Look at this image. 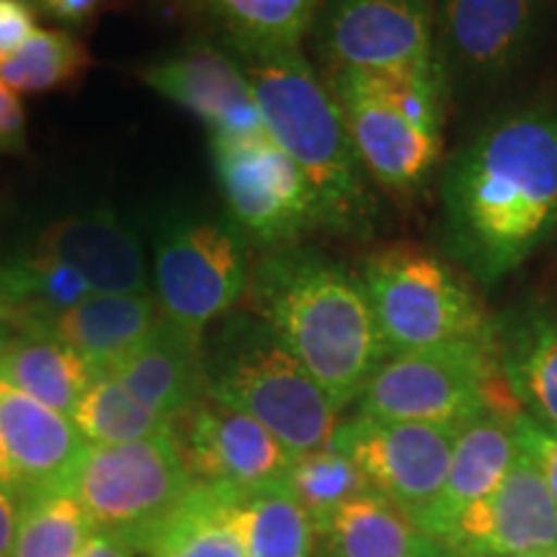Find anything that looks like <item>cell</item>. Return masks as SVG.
<instances>
[{"label":"cell","instance_id":"cell-1","mask_svg":"<svg viewBox=\"0 0 557 557\" xmlns=\"http://www.w3.org/2000/svg\"><path fill=\"white\" fill-rule=\"evenodd\" d=\"M557 227V107L493 120L449 160L442 233L449 259L496 287Z\"/></svg>","mask_w":557,"mask_h":557},{"label":"cell","instance_id":"cell-2","mask_svg":"<svg viewBox=\"0 0 557 557\" xmlns=\"http://www.w3.org/2000/svg\"><path fill=\"white\" fill-rule=\"evenodd\" d=\"M246 295L338 410L387 361L361 276L315 248H271L250 269Z\"/></svg>","mask_w":557,"mask_h":557},{"label":"cell","instance_id":"cell-3","mask_svg":"<svg viewBox=\"0 0 557 557\" xmlns=\"http://www.w3.org/2000/svg\"><path fill=\"white\" fill-rule=\"evenodd\" d=\"M230 52L253 90L267 135L295 160L315 189L320 225L344 233L367 230L374 214L367 171L331 88L318 78L302 50L230 47Z\"/></svg>","mask_w":557,"mask_h":557},{"label":"cell","instance_id":"cell-4","mask_svg":"<svg viewBox=\"0 0 557 557\" xmlns=\"http://www.w3.org/2000/svg\"><path fill=\"white\" fill-rule=\"evenodd\" d=\"M207 398L267 426L295 457L325 449L341 410L253 310H230L201 338Z\"/></svg>","mask_w":557,"mask_h":557},{"label":"cell","instance_id":"cell-5","mask_svg":"<svg viewBox=\"0 0 557 557\" xmlns=\"http://www.w3.org/2000/svg\"><path fill=\"white\" fill-rule=\"evenodd\" d=\"M329 88L367 176L403 194L426 184L444 150V73L331 70Z\"/></svg>","mask_w":557,"mask_h":557},{"label":"cell","instance_id":"cell-6","mask_svg":"<svg viewBox=\"0 0 557 557\" xmlns=\"http://www.w3.org/2000/svg\"><path fill=\"white\" fill-rule=\"evenodd\" d=\"M359 416L462 429L485 410L517 413L496 338L449 341L387 357L354 400Z\"/></svg>","mask_w":557,"mask_h":557},{"label":"cell","instance_id":"cell-7","mask_svg":"<svg viewBox=\"0 0 557 557\" xmlns=\"http://www.w3.org/2000/svg\"><path fill=\"white\" fill-rule=\"evenodd\" d=\"M361 282L387 357L449 341H493L496 320L487 318L470 284L434 253L389 246L367 256Z\"/></svg>","mask_w":557,"mask_h":557},{"label":"cell","instance_id":"cell-8","mask_svg":"<svg viewBox=\"0 0 557 557\" xmlns=\"http://www.w3.org/2000/svg\"><path fill=\"white\" fill-rule=\"evenodd\" d=\"M248 240L230 218L176 207L163 212L152 233V274L160 315L205 338L248 292Z\"/></svg>","mask_w":557,"mask_h":557},{"label":"cell","instance_id":"cell-9","mask_svg":"<svg viewBox=\"0 0 557 557\" xmlns=\"http://www.w3.org/2000/svg\"><path fill=\"white\" fill-rule=\"evenodd\" d=\"M194 483L173 431L143 442L90 447L75 475L73 496L88 513L94 532L122 540L145 555Z\"/></svg>","mask_w":557,"mask_h":557},{"label":"cell","instance_id":"cell-10","mask_svg":"<svg viewBox=\"0 0 557 557\" xmlns=\"http://www.w3.org/2000/svg\"><path fill=\"white\" fill-rule=\"evenodd\" d=\"M209 148L227 218L248 243L295 246L297 238L320 225L315 189L267 132L212 137Z\"/></svg>","mask_w":557,"mask_h":557},{"label":"cell","instance_id":"cell-11","mask_svg":"<svg viewBox=\"0 0 557 557\" xmlns=\"http://www.w3.org/2000/svg\"><path fill=\"white\" fill-rule=\"evenodd\" d=\"M315 32L331 70L444 73L431 0H320Z\"/></svg>","mask_w":557,"mask_h":557},{"label":"cell","instance_id":"cell-12","mask_svg":"<svg viewBox=\"0 0 557 557\" xmlns=\"http://www.w3.org/2000/svg\"><path fill=\"white\" fill-rule=\"evenodd\" d=\"M457 431L357 413L338 423L329 447L344 451L377 496L416 519L442 491Z\"/></svg>","mask_w":557,"mask_h":557},{"label":"cell","instance_id":"cell-13","mask_svg":"<svg viewBox=\"0 0 557 557\" xmlns=\"http://www.w3.org/2000/svg\"><path fill=\"white\" fill-rule=\"evenodd\" d=\"M173 431L197 483L259 491L287 480L297 459L256 418L212 398L181 416Z\"/></svg>","mask_w":557,"mask_h":557},{"label":"cell","instance_id":"cell-14","mask_svg":"<svg viewBox=\"0 0 557 557\" xmlns=\"http://www.w3.org/2000/svg\"><path fill=\"white\" fill-rule=\"evenodd\" d=\"M442 545L491 557H534L557 547V504L521 444L504 483L470 506Z\"/></svg>","mask_w":557,"mask_h":557},{"label":"cell","instance_id":"cell-15","mask_svg":"<svg viewBox=\"0 0 557 557\" xmlns=\"http://www.w3.org/2000/svg\"><path fill=\"white\" fill-rule=\"evenodd\" d=\"M0 444L21 504L50 493H73L75 475L90 449L73 418L5 380H0Z\"/></svg>","mask_w":557,"mask_h":557},{"label":"cell","instance_id":"cell-16","mask_svg":"<svg viewBox=\"0 0 557 557\" xmlns=\"http://www.w3.org/2000/svg\"><path fill=\"white\" fill-rule=\"evenodd\" d=\"M442 65L472 81H496L524 60L537 39L545 0H431Z\"/></svg>","mask_w":557,"mask_h":557},{"label":"cell","instance_id":"cell-17","mask_svg":"<svg viewBox=\"0 0 557 557\" xmlns=\"http://www.w3.org/2000/svg\"><path fill=\"white\" fill-rule=\"evenodd\" d=\"M156 94L207 124L212 137L263 135L259 107L233 52L194 41L139 75Z\"/></svg>","mask_w":557,"mask_h":557},{"label":"cell","instance_id":"cell-18","mask_svg":"<svg viewBox=\"0 0 557 557\" xmlns=\"http://www.w3.org/2000/svg\"><path fill=\"white\" fill-rule=\"evenodd\" d=\"M32 250L78 271L94 295L150 292L143 240L137 230L109 207L52 222L37 235Z\"/></svg>","mask_w":557,"mask_h":557},{"label":"cell","instance_id":"cell-19","mask_svg":"<svg viewBox=\"0 0 557 557\" xmlns=\"http://www.w3.org/2000/svg\"><path fill=\"white\" fill-rule=\"evenodd\" d=\"M517 413L485 410L457 431L442 491L413 519L421 534L444 542L470 506L491 496L504 483L519 451V436L513 426Z\"/></svg>","mask_w":557,"mask_h":557},{"label":"cell","instance_id":"cell-20","mask_svg":"<svg viewBox=\"0 0 557 557\" xmlns=\"http://www.w3.org/2000/svg\"><path fill=\"white\" fill-rule=\"evenodd\" d=\"M111 374L137 400L171 421H178L207 398L201 338L181 331L163 315Z\"/></svg>","mask_w":557,"mask_h":557},{"label":"cell","instance_id":"cell-21","mask_svg":"<svg viewBox=\"0 0 557 557\" xmlns=\"http://www.w3.org/2000/svg\"><path fill=\"white\" fill-rule=\"evenodd\" d=\"M160 318L152 292L143 295H90L73 308L54 312L24 333L60 341L90 367V372H114L145 333Z\"/></svg>","mask_w":557,"mask_h":557},{"label":"cell","instance_id":"cell-22","mask_svg":"<svg viewBox=\"0 0 557 557\" xmlns=\"http://www.w3.org/2000/svg\"><path fill=\"white\" fill-rule=\"evenodd\" d=\"M496 354L521 413L557 431V310L527 308L496 320Z\"/></svg>","mask_w":557,"mask_h":557},{"label":"cell","instance_id":"cell-23","mask_svg":"<svg viewBox=\"0 0 557 557\" xmlns=\"http://www.w3.org/2000/svg\"><path fill=\"white\" fill-rule=\"evenodd\" d=\"M246 491L194 483L150 542L148 557H250Z\"/></svg>","mask_w":557,"mask_h":557},{"label":"cell","instance_id":"cell-24","mask_svg":"<svg viewBox=\"0 0 557 557\" xmlns=\"http://www.w3.org/2000/svg\"><path fill=\"white\" fill-rule=\"evenodd\" d=\"M0 380L58 413L73 416L94 372L60 341L0 325Z\"/></svg>","mask_w":557,"mask_h":557},{"label":"cell","instance_id":"cell-25","mask_svg":"<svg viewBox=\"0 0 557 557\" xmlns=\"http://www.w3.org/2000/svg\"><path fill=\"white\" fill-rule=\"evenodd\" d=\"M426 534L374 491L348 500L315 532V557H413Z\"/></svg>","mask_w":557,"mask_h":557},{"label":"cell","instance_id":"cell-26","mask_svg":"<svg viewBox=\"0 0 557 557\" xmlns=\"http://www.w3.org/2000/svg\"><path fill=\"white\" fill-rule=\"evenodd\" d=\"M94 295L88 282L67 263L41 253L0 261V325L29 331L45 318Z\"/></svg>","mask_w":557,"mask_h":557},{"label":"cell","instance_id":"cell-27","mask_svg":"<svg viewBox=\"0 0 557 557\" xmlns=\"http://www.w3.org/2000/svg\"><path fill=\"white\" fill-rule=\"evenodd\" d=\"M218 21L230 47L284 50L299 47L315 26L320 0H191Z\"/></svg>","mask_w":557,"mask_h":557},{"label":"cell","instance_id":"cell-28","mask_svg":"<svg viewBox=\"0 0 557 557\" xmlns=\"http://www.w3.org/2000/svg\"><path fill=\"white\" fill-rule=\"evenodd\" d=\"M70 418L90 447L169 436L176 429V421L137 400L111 372L94 374Z\"/></svg>","mask_w":557,"mask_h":557},{"label":"cell","instance_id":"cell-29","mask_svg":"<svg viewBox=\"0 0 557 557\" xmlns=\"http://www.w3.org/2000/svg\"><path fill=\"white\" fill-rule=\"evenodd\" d=\"M250 557H315V527L287 480L248 491Z\"/></svg>","mask_w":557,"mask_h":557},{"label":"cell","instance_id":"cell-30","mask_svg":"<svg viewBox=\"0 0 557 557\" xmlns=\"http://www.w3.org/2000/svg\"><path fill=\"white\" fill-rule=\"evenodd\" d=\"M94 524L73 493H50L21 504L13 557H78Z\"/></svg>","mask_w":557,"mask_h":557},{"label":"cell","instance_id":"cell-31","mask_svg":"<svg viewBox=\"0 0 557 557\" xmlns=\"http://www.w3.org/2000/svg\"><path fill=\"white\" fill-rule=\"evenodd\" d=\"M287 483L305 511H308L315 532L341 506L372 491L357 465L344 451L333 447L297 457L287 475Z\"/></svg>","mask_w":557,"mask_h":557},{"label":"cell","instance_id":"cell-32","mask_svg":"<svg viewBox=\"0 0 557 557\" xmlns=\"http://www.w3.org/2000/svg\"><path fill=\"white\" fill-rule=\"evenodd\" d=\"M86 52L73 34L37 29L16 52L0 60V81L16 94H45L78 78Z\"/></svg>","mask_w":557,"mask_h":557},{"label":"cell","instance_id":"cell-33","mask_svg":"<svg viewBox=\"0 0 557 557\" xmlns=\"http://www.w3.org/2000/svg\"><path fill=\"white\" fill-rule=\"evenodd\" d=\"M513 426H517L519 444L532 455L534 462L540 465L542 475L547 480L549 493H553L557 504V431L542 426V423L529 418L527 413L513 416Z\"/></svg>","mask_w":557,"mask_h":557},{"label":"cell","instance_id":"cell-34","mask_svg":"<svg viewBox=\"0 0 557 557\" xmlns=\"http://www.w3.org/2000/svg\"><path fill=\"white\" fill-rule=\"evenodd\" d=\"M37 32L26 0H0V60H5Z\"/></svg>","mask_w":557,"mask_h":557},{"label":"cell","instance_id":"cell-35","mask_svg":"<svg viewBox=\"0 0 557 557\" xmlns=\"http://www.w3.org/2000/svg\"><path fill=\"white\" fill-rule=\"evenodd\" d=\"M26 145V116L18 94L0 81V152H18Z\"/></svg>","mask_w":557,"mask_h":557},{"label":"cell","instance_id":"cell-36","mask_svg":"<svg viewBox=\"0 0 557 557\" xmlns=\"http://www.w3.org/2000/svg\"><path fill=\"white\" fill-rule=\"evenodd\" d=\"M21 519V500L11 487L0 485V557H13Z\"/></svg>","mask_w":557,"mask_h":557},{"label":"cell","instance_id":"cell-37","mask_svg":"<svg viewBox=\"0 0 557 557\" xmlns=\"http://www.w3.org/2000/svg\"><path fill=\"white\" fill-rule=\"evenodd\" d=\"M78 557H137V553L129 545H124L122 540L94 532V537L86 542Z\"/></svg>","mask_w":557,"mask_h":557},{"label":"cell","instance_id":"cell-38","mask_svg":"<svg viewBox=\"0 0 557 557\" xmlns=\"http://www.w3.org/2000/svg\"><path fill=\"white\" fill-rule=\"evenodd\" d=\"M99 0H45V9L67 24H81L96 11Z\"/></svg>","mask_w":557,"mask_h":557},{"label":"cell","instance_id":"cell-39","mask_svg":"<svg viewBox=\"0 0 557 557\" xmlns=\"http://www.w3.org/2000/svg\"><path fill=\"white\" fill-rule=\"evenodd\" d=\"M413 557H459V555H457L455 549H451V547L442 545V542L423 537V540H421V545H418V549H416V555H413Z\"/></svg>","mask_w":557,"mask_h":557},{"label":"cell","instance_id":"cell-40","mask_svg":"<svg viewBox=\"0 0 557 557\" xmlns=\"http://www.w3.org/2000/svg\"><path fill=\"white\" fill-rule=\"evenodd\" d=\"M0 485L11 487V470H9V462H5L3 444H0ZM11 491H13V487H11Z\"/></svg>","mask_w":557,"mask_h":557},{"label":"cell","instance_id":"cell-41","mask_svg":"<svg viewBox=\"0 0 557 557\" xmlns=\"http://www.w3.org/2000/svg\"><path fill=\"white\" fill-rule=\"evenodd\" d=\"M534 557H557V547H555V549H547V553H540V555H534Z\"/></svg>","mask_w":557,"mask_h":557},{"label":"cell","instance_id":"cell-42","mask_svg":"<svg viewBox=\"0 0 557 557\" xmlns=\"http://www.w3.org/2000/svg\"><path fill=\"white\" fill-rule=\"evenodd\" d=\"M455 553H457V549H455ZM459 557H491V555H472V553H457Z\"/></svg>","mask_w":557,"mask_h":557},{"label":"cell","instance_id":"cell-43","mask_svg":"<svg viewBox=\"0 0 557 557\" xmlns=\"http://www.w3.org/2000/svg\"><path fill=\"white\" fill-rule=\"evenodd\" d=\"M41 3H45V0H41Z\"/></svg>","mask_w":557,"mask_h":557}]
</instances>
